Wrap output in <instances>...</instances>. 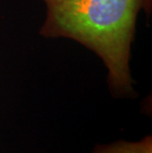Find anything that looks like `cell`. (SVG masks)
I'll list each match as a JSON object with an SVG mask.
<instances>
[{
	"mask_svg": "<svg viewBox=\"0 0 152 153\" xmlns=\"http://www.w3.org/2000/svg\"><path fill=\"white\" fill-rule=\"evenodd\" d=\"M46 19L39 31L46 39H69L97 54L107 68V86L116 99H135L130 72L136 18L149 15L152 0H42Z\"/></svg>",
	"mask_w": 152,
	"mask_h": 153,
	"instance_id": "cell-1",
	"label": "cell"
},
{
	"mask_svg": "<svg viewBox=\"0 0 152 153\" xmlns=\"http://www.w3.org/2000/svg\"><path fill=\"white\" fill-rule=\"evenodd\" d=\"M89 153H152V135L146 134L139 140H118L97 143Z\"/></svg>",
	"mask_w": 152,
	"mask_h": 153,
	"instance_id": "cell-2",
	"label": "cell"
}]
</instances>
